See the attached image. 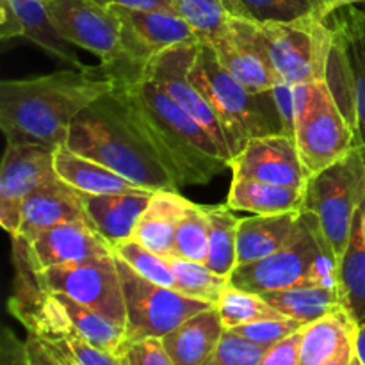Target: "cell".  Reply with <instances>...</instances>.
Listing matches in <instances>:
<instances>
[{
	"instance_id": "45",
	"label": "cell",
	"mask_w": 365,
	"mask_h": 365,
	"mask_svg": "<svg viewBox=\"0 0 365 365\" xmlns=\"http://www.w3.org/2000/svg\"><path fill=\"white\" fill-rule=\"evenodd\" d=\"M100 6H121L128 9H141V11H175V0H95Z\"/></svg>"
},
{
	"instance_id": "12",
	"label": "cell",
	"mask_w": 365,
	"mask_h": 365,
	"mask_svg": "<svg viewBox=\"0 0 365 365\" xmlns=\"http://www.w3.org/2000/svg\"><path fill=\"white\" fill-rule=\"evenodd\" d=\"M34 278L43 291L63 292L121 327L127 324L123 285L114 255L53 266L34 273Z\"/></svg>"
},
{
	"instance_id": "46",
	"label": "cell",
	"mask_w": 365,
	"mask_h": 365,
	"mask_svg": "<svg viewBox=\"0 0 365 365\" xmlns=\"http://www.w3.org/2000/svg\"><path fill=\"white\" fill-rule=\"evenodd\" d=\"M324 365H362L359 359V353H356V344L346 349V351H342L341 355L331 359L330 362H327Z\"/></svg>"
},
{
	"instance_id": "44",
	"label": "cell",
	"mask_w": 365,
	"mask_h": 365,
	"mask_svg": "<svg viewBox=\"0 0 365 365\" xmlns=\"http://www.w3.org/2000/svg\"><path fill=\"white\" fill-rule=\"evenodd\" d=\"M0 38H24V27H21L9 0H0Z\"/></svg>"
},
{
	"instance_id": "17",
	"label": "cell",
	"mask_w": 365,
	"mask_h": 365,
	"mask_svg": "<svg viewBox=\"0 0 365 365\" xmlns=\"http://www.w3.org/2000/svg\"><path fill=\"white\" fill-rule=\"evenodd\" d=\"M53 25L66 41L100 57V66L121 56V25L110 7L95 0H45Z\"/></svg>"
},
{
	"instance_id": "39",
	"label": "cell",
	"mask_w": 365,
	"mask_h": 365,
	"mask_svg": "<svg viewBox=\"0 0 365 365\" xmlns=\"http://www.w3.org/2000/svg\"><path fill=\"white\" fill-rule=\"evenodd\" d=\"M307 324L302 321L291 319V317H282V319H264L257 321V323L242 324V327L234 328V334L241 335L246 341L253 342L257 346H262V348L269 349L271 346L278 344L284 339L291 337L296 331L303 330Z\"/></svg>"
},
{
	"instance_id": "15",
	"label": "cell",
	"mask_w": 365,
	"mask_h": 365,
	"mask_svg": "<svg viewBox=\"0 0 365 365\" xmlns=\"http://www.w3.org/2000/svg\"><path fill=\"white\" fill-rule=\"evenodd\" d=\"M198 43L200 41L182 43V45L164 50L163 53L153 57L143 68V71L152 81H155L180 106V109L185 110L200 127H203L209 132L212 141L220 148L221 155L230 164L232 153L228 150V143L223 134V128L220 125V120H217L216 113H214L212 106L205 98V95L189 78V70H191V64L195 61Z\"/></svg>"
},
{
	"instance_id": "38",
	"label": "cell",
	"mask_w": 365,
	"mask_h": 365,
	"mask_svg": "<svg viewBox=\"0 0 365 365\" xmlns=\"http://www.w3.org/2000/svg\"><path fill=\"white\" fill-rule=\"evenodd\" d=\"M267 349L246 341L241 335L225 330L216 349L202 365H260Z\"/></svg>"
},
{
	"instance_id": "20",
	"label": "cell",
	"mask_w": 365,
	"mask_h": 365,
	"mask_svg": "<svg viewBox=\"0 0 365 365\" xmlns=\"http://www.w3.org/2000/svg\"><path fill=\"white\" fill-rule=\"evenodd\" d=\"M77 221H89L84 195L57 177L25 200L20 230L13 239H29L48 228Z\"/></svg>"
},
{
	"instance_id": "47",
	"label": "cell",
	"mask_w": 365,
	"mask_h": 365,
	"mask_svg": "<svg viewBox=\"0 0 365 365\" xmlns=\"http://www.w3.org/2000/svg\"><path fill=\"white\" fill-rule=\"evenodd\" d=\"M356 353L362 365H365V324L359 327V334H356Z\"/></svg>"
},
{
	"instance_id": "18",
	"label": "cell",
	"mask_w": 365,
	"mask_h": 365,
	"mask_svg": "<svg viewBox=\"0 0 365 365\" xmlns=\"http://www.w3.org/2000/svg\"><path fill=\"white\" fill-rule=\"evenodd\" d=\"M230 170L234 178L294 189H307L312 177L299 157L294 138L287 134L252 139L237 155L232 157Z\"/></svg>"
},
{
	"instance_id": "13",
	"label": "cell",
	"mask_w": 365,
	"mask_h": 365,
	"mask_svg": "<svg viewBox=\"0 0 365 365\" xmlns=\"http://www.w3.org/2000/svg\"><path fill=\"white\" fill-rule=\"evenodd\" d=\"M121 25V56L109 66H100L106 75L116 71H141L153 57L171 46L198 41L195 31L175 11H141L109 6Z\"/></svg>"
},
{
	"instance_id": "48",
	"label": "cell",
	"mask_w": 365,
	"mask_h": 365,
	"mask_svg": "<svg viewBox=\"0 0 365 365\" xmlns=\"http://www.w3.org/2000/svg\"><path fill=\"white\" fill-rule=\"evenodd\" d=\"M324 6H327L328 13H331L334 9H337V7H342V6H359V4H365V0H323Z\"/></svg>"
},
{
	"instance_id": "23",
	"label": "cell",
	"mask_w": 365,
	"mask_h": 365,
	"mask_svg": "<svg viewBox=\"0 0 365 365\" xmlns=\"http://www.w3.org/2000/svg\"><path fill=\"white\" fill-rule=\"evenodd\" d=\"M192 202L178 195V191H155L139 217L130 239L160 257H168L175 245L177 228Z\"/></svg>"
},
{
	"instance_id": "10",
	"label": "cell",
	"mask_w": 365,
	"mask_h": 365,
	"mask_svg": "<svg viewBox=\"0 0 365 365\" xmlns=\"http://www.w3.org/2000/svg\"><path fill=\"white\" fill-rule=\"evenodd\" d=\"M114 260L120 271L127 307V346L145 339H163L189 317L212 307L210 303L192 299L173 289L146 280L116 253Z\"/></svg>"
},
{
	"instance_id": "7",
	"label": "cell",
	"mask_w": 365,
	"mask_h": 365,
	"mask_svg": "<svg viewBox=\"0 0 365 365\" xmlns=\"http://www.w3.org/2000/svg\"><path fill=\"white\" fill-rule=\"evenodd\" d=\"M13 260L16 277L7 309L14 319L20 321L25 331L61 342L78 365H128L125 353L106 351L89 342L61 312L52 294L36 284L34 273L29 269L27 264L16 257H13Z\"/></svg>"
},
{
	"instance_id": "37",
	"label": "cell",
	"mask_w": 365,
	"mask_h": 365,
	"mask_svg": "<svg viewBox=\"0 0 365 365\" xmlns=\"http://www.w3.org/2000/svg\"><path fill=\"white\" fill-rule=\"evenodd\" d=\"M113 252L143 278L175 291V274L164 257L145 248L134 239H125V241L116 242V245H113Z\"/></svg>"
},
{
	"instance_id": "32",
	"label": "cell",
	"mask_w": 365,
	"mask_h": 365,
	"mask_svg": "<svg viewBox=\"0 0 365 365\" xmlns=\"http://www.w3.org/2000/svg\"><path fill=\"white\" fill-rule=\"evenodd\" d=\"M209 223V255L205 266L221 277H228L237 267L239 220L228 205H203Z\"/></svg>"
},
{
	"instance_id": "11",
	"label": "cell",
	"mask_w": 365,
	"mask_h": 365,
	"mask_svg": "<svg viewBox=\"0 0 365 365\" xmlns=\"http://www.w3.org/2000/svg\"><path fill=\"white\" fill-rule=\"evenodd\" d=\"M292 138L312 177L359 146L355 130L339 109L327 81L316 82L309 103L296 121Z\"/></svg>"
},
{
	"instance_id": "33",
	"label": "cell",
	"mask_w": 365,
	"mask_h": 365,
	"mask_svg": "<svg viewBox=\"0 0 365 365\" xmlns=\"http://www.w3.org/2000/svg\"><path fill=\"white\" fill-rule=\"evenodd\" d=\"M175 274V291L192 299L216 305L225 289L230 285V278L210 271L205 264L191 260L164 257Z\"/></svg>"
},
{
	"instance_id": "21",
	"label": "cell",
	"mask_w": 365,
	"mask_h": 365,
	"mask_svg": "<svg viewBox=\"0 0 365 365\" xmlns=\"http://www.w3.org/2000/svg\"><path fill=\"white\" fill-rule=\"evenodd\" d=\"M305 210V209H303ZM303 210L284 214H269L239 220L237 230V266L257 262L284 248L302 227Z\"/></svg>"
},
{
	"instance_id": "22",
	"label": "cell",
	"mask_w": 365,
	"mask_h": 365,
	"mask_svg": "<svg viewBox=\"0 0 365 365\" xmlns=\"http://www.w3.org/2000/svg\"><path fill=\"white\" fill-rule=\"evenodd\" d=\"M152 195L153 191L146 189L120 195H84L86 212L98 234L113 246L132 237Z\"/></svg>"
},
{
	"instance_id": "29",
	"label": "cell",
	"mask_w": 365,
	"mask_h": 365,
	"mask_svg": "<svg viewBox=\"0 0 365 365\" xmlns=\"http://www.w3.org/2000/svg\"><path fill=\"white\" fill-rule=\"evenodd\" d=\"M260 296L285 317L302 321L305 324L344 309L341 292L323 285H296Z\"/></svg>"
},
{
	"instance_id": "34",
	"label": "cell",
	"mask_w": 365,
	"mask_h": 365,
	"mask_svg": "<svg viewBox=\"0 0 365 365\" xmlns=\"http://www.w3.org/2000/svg\"><path fill=\"white\" fill-rule=\"evenodd\" d=\"M216 309L223 321L225 330H234L242 324L257 323L264 319H282L284 314L278 312L274 307H271L266 299L255 292L242 291V289L228 285L221 294L220 302L216 303Z\"/></svg>"
},
{
	"instance_id": "42",
	"label": "cell",
	"mask_w": 365,
	"mask_h": 365,
	"mask_svg": "<svg viewBox=\"0 0 365 365\" xmlns=\"http://www.w3.org/2000/svg\"><path fill=\"white\" fill-rule=\"evenodd\" d=\"M303 330L296 331L291 337L271 346L260 365H299V346H302Z\"/></svg>"
},
{
	"instance_id": "28",
	"label": "cell",
	"mask_w": 365,
	"mask_h": 365,
	"mask_svg": "<svg viewBox=\"0 0 365 365\" xmlns=\"http://www.w3.org/2000/svg\"><path fill=\"white\" fill-rule=\"evenodd\" d=\"M365 202L356 210L349 245L339 262V282L344 309L359 327L365 324V241H364Z\"/></svg>"
},
{
	"instance_id": "27",
	"label": "cell",
	"mask_w": 365,
	"mask_h": 365,
	"mask_svg": "<svg viewBox=\"0 0 365 365\" xmlns=\"http://www.w3.org/2000/svg\"><path fill=\"white\" fill-rule=\"evenodd\" d=\"M307 189L285 187L267 182L232 178L227 205L232 210H246L257 216L294 212L305 209Z\"/></svg>"
},
{
	"instance_id": "40",
	"label": "cell",
	"mask_w": 365,
	"mask_h": 365,
	"mask_svg": "<svg viewBox=\"0 0 365 365\" xmlns=\"http://www.w3.org/2000/svg\"><path fill=\"white\" fill-rule=\"evenodd\" d=\"M25 348L31 365H78L61 342L41 339L29 331L25 337Z\"/></svg>"
},
{
	"instance_id": "16",
	"label": "cell",
	"mask_w": 365,
	"mask_h": 365,
	"mask_svg": "<svg viewBox=\"0 0 365 365\" xmlns=\"http://www.w3.org/2000/svg\"><path fill=\"white\" fill-rule=\"evenodd\" d=\"M110 255L113 246L89 221L59 225L29 239H13V257L27 264L32 273Z\"/></svg>"
},
{
	"instance_id": "36",
	"label": "cell",
	"mask_w": 365,
	"mask_h": 365,
	"mask_svg": "<svg viewBox=\"0 0 365 365\" xmlns=\"http://www.w3.org/2000/svg\"><path fill=\"white\" fill-rule=\"evenodd\" d=\"M209 255V223L203 205L192 203L177 228L175 245L168 257L205 264Z\"/></svg>"
},
{
	"instance_id": "30",
	"label": "cell",
	"mask_w": 365,
	"mask_h": 365,
	"mask_svg": "<svg viewBox=\"0 0 365 365\" xmlns=\"http://www.w3.org/2000/svg\"><path fill=\"white\" fill-rule=\"evenodd\" d=\"M24 27V38L73 68H86L70 41L59 34L46 9L45 0H9Z\"/></svg>"
},
{
	"instance_id": "25",
	"label": "cell",
	"mask_w": 365,
	"mask_h": 365,
	"mask_svg": "<svg viewBox=\"0 0 365 365\" xmlns=\"http://www.w3.org/2000/svg\"><path fill=\"white\" fill-rule=\"evenodd\" d=\"M356 334L359 324L346 309L335 310L307 324L299 346V365H324L330 362L356 344Z\"/></svg>"
},
{
	"instance_id": "1",
	"label": "cell",
	"mask_w": 365,
	"mask_h": 365,
	"mask_svg": "<svg viewBox=\"0 0 365 365\" xmlns=\"http://www.w3.org/2000/svg\"><path fill=\"white\" fill-rule=\"evenodd\" d=\"M113 93L128 123L182 187L205 185L230 168L209 132L200 127L145 71H116Z\"/></svg>"
},
{
	"instance_id": "8",
	"label": "cell",
	"mask_w": 365,
	"mask_h": 365,
	"mask_svg": "<svg viewBox=\"0 0 365 365\" xmlns=\"http://www.w3.org/2000/svg\"><path fill=\"white\" fill-rule=\"evenodd\" d=\"M365 202V153L360 146L310 177L305 209L319 220L341 262L349 245L356 210Z\"/></svg>"
},
{
	"instance_id": "41",
	"label": "cell",
	"mask_w": 365,
	"mask_h": 365,
	"mask_svg": "<svg viewBox=\"0 0 365 365\" xmlns=\"http://www.w3.org/2000/svg\"><path fill=\"white\" fill-rule=\"evenodd\" d=\"M128 365H175L163 344V339H145L125 348Z\"/></svg>"
},
{
	"instance_id": "49",
	"label": "cell",
	"mask_w": 365,
	"mask_h": 365,
	"mask_svg": "<svg viewBox=\"0 0 365 365\" xmlns=\"http://www.w3.org/2000/svg\"><path fill=\"white\" fill-rule=\"evenodd\" d=\"M362 228H364V241H365V214H364V223H362Z\"/></svg>"
},
{
	"instance_id": "35",
	"label": "cell",
	"mask_w": 365,
	"mask_h": 365,
	"mask_svg": "<svg viewBox=\"0 0 365 365\" xmlns=\"http://www.w3.org/2000/svg\"><path fill=\"white\" fill-rule=\"evenodd\" d=\"M248 20L257 24H289L305 18H327L323 0H239Z\"/></svg>"
},
{
	"instance_id": "3",
	"label": "cell",
	"mask_w": 365,
	"mask_h": 365,
	"mask_svg": "<svg viewBox=\"0 0 365 365\" xmlns=\"http://www.w3.org/2000/svg\"><path fill=\"white\" fill-rule=\"evenodd\" d=\"M66 145L146 191H178L163 163L128 123L113 91L75 118Z\"/></svg>"
},
{
	"instance_id": "5",
	"label": "cell",
	"mask_w": 365,
	"mask_h": 365,
	"mask_svg": "<svg viewBox=\"0 0 365 365\" xmlns=\"http://www.w3.org/2000/svg\"><path fill=\"white\" fill-rule=\"evenodd\" d=\"M189 78L212 106L232 157L237 155L252 139L284 134L273 91H248L221 66L209 43H198Z\"/></svg>"
},
{
	"instance_id": "43",
	"label": "cell",
	"mask_w": 365,
	"mask_h": 365,
	"mask_svg": "<svg viewBox=\"0 0 365 365\" xmlns=\"http://www.w3.org/2000/svg\"><path fill=\"white\" fill-rule=\"evenodd\" d=\"M0 365H31L25 341H20L11 328H4L0 339Z\"/></svg>"
},
{
	"instance_id": "6",
	"label": "cell",
	"mask_w": 365,
	"mask_h": 365,
	"mask_svg": "<svg viewBox=\"0 0 365 365\" xmlns=\"http://www.w3.org/2000/svg\"><path fill=\"white\" fill-rule=\"evenodd\" d=\"M327 21L334 34L327 84L365 153V11L342 6Z\"/></svg>"
},
{
	"instance_id": "31",
	"label": "cell",
	"mask_w": 365,
	"mask_h": 365,
	"mask_svg": "<svg viewBox=\"0 0 365 365\" xmlns=\"http://www.w3.org/2000/svg\"><path fill=\"white\" fill-rule=\"evenodd\" d=\"M175 13L187 21L203 43L227 34L232 18H246L239 0H175Z\"/></svg>"
},
{
	"instance_id": "19",
	"label": "cell",
	"mask_w": 365,
	"mask_h": 365,
	"mask_svg": "<svg viewBox=\"0 0 365 365\" xmlns=\"http://www.w3.org/2000/svg\"><path fill=\"white\" fill-rule=\"evenodd\" d=\"M209 45L216 52L221 66L248 91H273L282 82L267 61L253 20L232 18L227 34Z\"/></svg>"
},
{
	"instance_id": "9",
	"label": "cell",
	"mask_w": 365,
	"mask_h": 365,
	"mask_svg": "<svg viewBox=\"0 0 365 365\" xmlns=\"http://www.w3.org/2000/svg\"><path fill=\"white\" fill-rule=\"evenodd\" d=\"M257 34L271 68L282 82L312 84L327 81L334 43L327 18L314 16L289 24H257Z\"/></svg>"
},
{
	"instance_id": "4",
	"label": "cell",
	"mask_w": 365,
	"mask_h": 365,
	"mask_svg": "<svg viewBox=\"0 0 365 365\" xmlns=\"http://www.w3.org/2000/svg\"><path fill=\"white\" fill-rule=\"evenodd\" d=\"M230 284L255 294L296 285H323L341 292L339 259L316 214L305 209L294 239L273 255L235 267Z\"/></svg>"
},
{
	"instance_id": "26",
	"label": "cell",
	"mask_w": 365,
	"mask_h": 365,
	"mask_svg": "<svg viewBox=\"0 0 365 365\" xmlns=\"http://www.w3.org/2000/svg\"><path fill=\"white\" fill-rule=\"evenodd\" d=\"M53 166L61 180L70 184L82 195H120V192L139 191L141 187L134 185L123 178L121 175L114 173L109 168L78 155L68 145H61L53 153Z\"/></svg>"
},
{
	"instance_id": "24",
	"label": "cell",
	"mask_w": 365,
	"mask_h": 365,
	"mask_svg": "<svg viewBox=\"0 0 365 365\" xmlns=\"http://www.w3.org/2000/svg\"><path fill=\"white\" fill-rule=\"evenodd\" d=\"M225 327L216 305L202 310L163 337L175 365H202L216 349Z\"/></svg>"
},
{
	"instance_id": "14",
	"label": "cell",
	"mask_w": 365,
	"mask_h": 365,
	"mask_svg": "<svg viewBox=\"0 0 365 365\" xmlns=\"http://www.w3.org/2000/svg\"><path fill=\"white\" fill-rule=\"evenodd\" d=\"M56 148L31 143H7L0 168V225L14 237L20 230L25 200L57 178Z\"/></svg>"
},
{
	"instance_id": "2",
	"label": "cell",
	"mask_w": 365,
	"mask_h": 365,
	"mask_svg": "<svg viewBox=\"0 0 365 365\" xmlns=\"http://www.w3.org/2000/svg\"><path fill=\"white\" fill-rule=\"evenodd\" d=\"M114 89L102 68H75L0 84V128L7 143L57 148L75 118Z\"/></svg>"
}]
</instances>
